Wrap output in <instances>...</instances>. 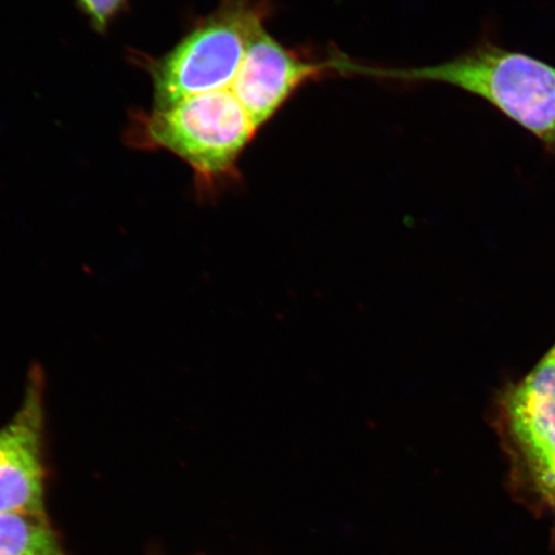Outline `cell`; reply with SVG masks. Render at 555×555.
Returning a JSON list of instances; mask_svg holds the SVG:
<instances>
[{
    "label": "cell",
    "mask_w": 555,
    "mask_h": 555,
    "mask_svg": "<svg viewBox=\"0 0 555 555\" xmlns=\"http://www.w3.org/2000/svg\"><path fill=\"white\" fill-rule=\"evenodd\" d=\"M258 131L232 89H224L151 111L134 109L124 139L131 149L165 150L183 159L201 196L211 197L238 182L240 159Z\"/></svg>",
    "instance_id": "obj_1"
},
{
    "label": "cell",
    "mask_w": 555,
    "mask_h": 555,
    "mask_svg": "<svg viewBox=\"0 0 555 555\" xmlns=\"http://www.w3.org/2000/svg\"><path fill=\"white\" fill-rule=\"evenodd\" d=\"M339 72L373 78L440 82L478 96L522 127L555 156V67L485 39L446 64L376 68L343 59Z\"/></svg>",
    "instance_id": "obj_2"
},
{
    "label": "cell",
    "mask_w": 555,
    "mask_h": 555,
    "mask_svg": "<svg viewBox=\"0 0 555 555\" xmlns=\"http://www.w3.org/2000/svg\"><path fill=\"white\" fill-rule=\"evenodd\" d=\"M272 11L269 0H220L163 57L133 53L135 64L151 76L155 106L231 89L254 27Z\"/></svg>",
    "instance_id": "obj_3"
},
{
    "label": "cell",
    "mask_w": 555,
    "mask_h": 555,
    "mask_svg": "<svg viewBox=\"0 0 555 555\" xmlns=\"http://www.w3.org/2000/svg\"><path fill=\"white\" fill-rule=\"evenodd\" d=\"M46 379L27 374L23 401L0 428V513H46Z\"/></svg>",
    "instance_id": "obj_4"
},
{
    "label": "cell",
    "mask_w": 555,
    "mask_h": 555,
    "mask_svg": "<svg viewBox=\"0 0 555 555\" xmlns=\"http://www.w3.org/2000/svg\"><path fill=\"white\" fill-rule=\"evenodd\" d=\"M266 23L254 27L231 88L259 130L304 85L333 72L331 60L311 61L289 50L267 30Z\"/></svg>",
    "instance_id": "obj_5"
},
{
    "label": "cell",
    "mask_w": 555,
    "mask_h": 555,
    "mask_svg": "<svg viewBox=\"0 0 555 555\" xmlns=\"http://www.w3.org/2000/svg\"><path fill=\"white\" fill-rule=\"evenodd\" d=\"M505 428L527 482L555 515V412Z\"/></svg>",
    "instance_id": "obj_6"
},
{
    "label": "cell",
    "mask_w": 555,
    "mask_h": 555,
    "mask_svg": "<svg viewBox=\"0 0 555 555\" xmlns=\"http://www.w3.org/2000/svg\"><path fill=\"white\" fill-rule=\"evenodd\" d=\"M0 555H68L46 513H0Z\"/></svg>",
    "instance_id": "obj_7"
},
{
    "label": "cell",
    "mask_w": 555,
    "mask_h": 555,
    "mask_svg": "<svg viewBox=\"0 0 555 555\" xmlns=\"http://www.w3.org/2000/svg\"><path fill=\"white\" fill-rule=\"evenodd\" d=\"M92 29L106 34L111 24L128 9V0H75Z\"/></svg>",
    "instance_id": "obj_8"
}]
</instances>
